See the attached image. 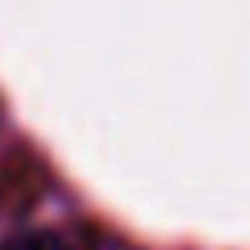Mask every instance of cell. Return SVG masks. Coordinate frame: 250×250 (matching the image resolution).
<instances>
[{
  "mask_svg": "<svg viewBox=\"0 0 250 250\" xmlns=\"http://www.w3.org/2000/svg\"><path fill=\"white\" fill-rule=\"evenodd\" d=\"M0 250H75L62 233H50V229H34V233H17V238L0 242Z\"/></svg>",
  "mask_w": 250,
  "mask_h": 250,
  "instance_id": "1",
  "label": "cell"
}]
</instances>
